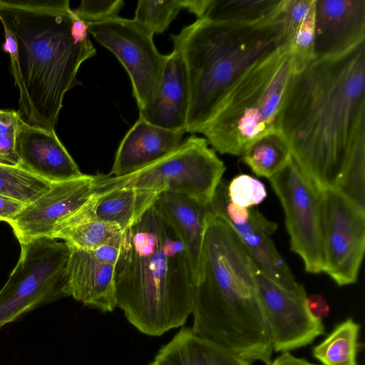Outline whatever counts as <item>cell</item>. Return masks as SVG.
<instances>
[{
	"mask_svg": "<svg viewBox=\"0 0 365 365\" xmlns=\"http://www.w3.org/2000/svg\"><path fill=\"white\" fill-rule=\"evenodd\" d=\"M68 247L70 296L102 312H113L117 307L115 266L97 259L88 250Z\"/></svg>",
	"mask_w": 365,
	"mask_h": 365,
	"instance_id": "19",
	"label": "cell"
},
{
	"mask_svg": "<svg viewBox=\"0 0 365 365\" xmlns=\"http://www.w3.org/2000/svg\"><path fill=\"white\" fill-rule=\"evenodd\" d=\"M283 0H210L202 19L237 24H254L277 17Z\"/></svg>",
	"mask_w": 365,
	"mask_h": 365,
	"instance_id": "24",
	"label": "cell"
},
{
	"mask_svg": "<svg viewBox=\"0 0 365 365\" xmlns=\"http://www.w3.org/2000/svg\"><path fill=\"white\" fill-rule=\"evenodd\" d=\"M87 24L88 33L111 51L126 70L140 110L150 100L158 85L167 55L158 51L153 36L133 19L118 16Z\"/></svg>",
	"mask_w": 365,
	"mask_h": 365,
	"instance_id": "11",
	"label": "cell"
},
{
	"mask_svg": "<svg viewBox=\"0 0 365 365\" xmlns=\"http://www.w3.org/2000/svg\"><path fill=\"white\" fill-rule=\"evenodd\" d=\"M120 249L121 246L106 245L88 251L97 259L115 266L120 255Z\"/></svg>",
	"mask_w": 365,
	"mask_h": 365,
	"instance_id": "34",
	"label": "cell"
},
{
	"mask_svg": "<svg viewBox=\"0 0 365 365\" xmlns=\"http://www.w3.org/2000/svg\"><path fill=\"white\" fill-rule=\"evenodd\" d=\"M98 175L53 182L50 187L26 204L9 223L20 245L50 237L57 225L75 213L98 192Z\"/></svg>",
	"mask_w": 365,
	"mask_h": 365,
	"instance_id": "14",
	"label": "cell"
},
{
	"mask_svg": "<svg viewBox=\"0 0 365 365\" xmlns=\"http://www.w3.org/2000/svg\"><path fill=\"white\" fill-rule=\"evenodd\" d=\"M115 282L117 307L144 334L160 336L192 314L193 275L187 251L153 206L125 231Z\"/></svg>",
	"mask_w": 365,
	"mask_h": 365,
	"instance_id": "4",
	"label": "cell"
},
{
	"mask_svg": "<svg viewBox=\"0 0 365 365\" xmlns=\"http://www.w3.org/2000/svg\"><path fill=\"white\" fill-rule=\"evenodd\" d=\"M15 152L24 169L51 183L83 175L55 130L30 125L24 120L16 134Z\"/></svg>",
	"mask_w": 365,
	"mask_h": 365,
	"instance_id": "16",
	"label": "cell"
},
{
	"mask_svg": "<svg viewBox=\"0 0 365 365\" xmlns=\"http://www.w3.org/2000/svg\"><path fill=\"white\" fill-rule=\"evenodd\" d=\"M291 149L281 130L254 141L242 155V161L259 177L270 178L292 159Z\"/></svg>",
	"mask_w": 365,
	"mask_h": 365,
	"instance_id": "25",
	"label": "cell"
},
{
	"mask_svg": "<svg viewBox=\"0 0 365 365\" xmlns=\"http://www.w3.org/2000/svg\"><path fill=\"white\" fill-rule=\"evenodd\" d=\"M360 329L351 318L341 322L313 347V356L322 365H357Z\"/></svg>",
	"mask_w": 365,
	"mask_h": 365,
	"instance_id": "26",
	"label": "cell"
},
{
	"mask_svg": "<svg viewBox=\"0 0 365 365\" xmlns=\"http://www.w3.org/2000/svg\"><path fill=\"white\" fill-rule=\"evenodd\" d=\"M307 305L311 314L317 318L322 319L329 314V307L321 295L313 294L307 297Z\"/></svg>",
	"mask_w": 365,
	"mask_h": 365,
	"instance_id": "35",
	"label": "cell"
},
{
	"mask_svg": "<svg viewBox=\"0 0 365 365\" xmlns=\"http://www.w3.org/2000/svg\"><path fill=\"white\" fill-rule=\"evenodd\" d=\"M189 88L185 64L173 51L167 58L158 85L150 100L139 110V118L172 131L185 133Z\"/></svg>",
	"mask_w": 365,
	"mask_h": 365,
	"instance_id": "17",
	"label": "cell"
},
{
	"mask_svg": "<svg viewBox=\"0 0 365 365\" xmlns=\"http://www.w3.org/2000/svg\"><path fill=\"white\" fill-rule=\"evenodd\" d=\"M68 0H0L3 48L10 56L19 91V114L29 125L55 130L67 91L77 73L96 53L88 24Z\"/></svg>",
	"mask_w": 365,
	"mask_h": 365,
	"instance_id": "2",
	"label": "cell"
},
{
	"mask_svg": "<svg viewBox=\"0 0 365 365\" xmlns=\"http://www.w3.org/2000/svg\"><path fill=\"white\" fill-rule=\"evenodd\" d=\"M153 206L170 224L184 245L194 281L202 250L208 205H202L182 194L162 192Z\"/></svg>",
	"mask_w": 365,
	"mask_h": 365,
	"instance_id": "21",
	"label": "cell"
},
{
	"mask_svg": "<svg viewBox=\"0 0 365 365\" xmlns=\"http://www.w3.org/2000/svg\"><path fill=\"white\" fill-rule=\"evenodd\" d=\"M252 268L273 351L289 352L325 334L322 320L307 307L303 284L296 290L287 289L270 279L253 260Z\"/></svg>",
	"mask_w": 365,
	"mask_h": 365,
	"instance_id": "12",
	"label": "cell"
},
{
	"mask_svg": "<svg viewBox=\"0 0 365 365\" xmlns=\"http://www.w3.org/2000/svg\"><path fill=\"white\" fill-rule=\"evenodd\" d=\"M227 195L230 202L244 207L259 204L267 193L262 182L247 175L234 178L227 185Z\"/></svg>",
	"mask_w": 365,
	"mask_h": 365,
	"instance_id": "30",
	"label": "cell"
},
{
	"mask_svg": "<svg viewBox=\"0 0 365 365\" xmlns=\"http://www.w3.org/2000/svg\"><path fill=\"white\" fill-rule=\"evenodd\" d=\"M157 365H252L222 346L182 328L158 351Z\"/></svg>",
	"mask_w": 365,
	"mask_h": 365,
	"instance_id": "22",
	"label": "cell"
},
{
	"mask_svg": "<svg viewBox=\"0 0 365 365\" xmlns=\"http://www.w3.org/2000/svg\"><path fill=\"white\" fill-rule=\"evenodd\" d=\"M270 365H317L308 361L304 358L297 357L289 352L282 353Z\"/></svg>",
	"mask_w": 365,
	"mask_h": 365,
	"instance_id": "37",
	"label": "cell"
},
{
	"mask_svg": "<svg viewBox=\"0 0 365 365\" xmlns=\"http://www.w3.org/2000/svg\"><path fill=\"white\" fill-rule=\"evenodd\" d=\"M159 190L123 187L98 192L56 229L85 220H100L126 230L153 205ZM55 229V230H56Z\"/></svg>",
	"mask_w": 365,
	"mask_h": 365,
	"instance_id": "18",
	"label": "cell"
},
{
	"mask_svg": "<svg viewBox=\"0 0 365 365\" xmlns=\"http://www.w3.org/2000/svg\"><path fill=\"white\" fill-rule=\"evenodd\" d=\"M184 134L153 125L138 118L121 140L108 175L124 176L160 160L180 146Z\"/></svg>",
	"mask_w": 365,
	"mask_h": 365,
	"instance_id": "20",
	"label": "cell"
},
{
	"mask_svg": "<svg viewBox=\"0 0 365 365\" xmlns=\"http://www.w3.org/2000/svg\"><path fill=\"white\" fill-rule=\"evenodd\" d=\"M125 231L115 225L91 220L57 228L51 238L61 239L70 247L91 250L106 245L121 246Z\"/></svg>",
	"mask_w": 365,
	"mask_h": 365,
	"instance_id": "27",
	"label": "cell"
},
{
	"mask_svg": "<svg viewBox=\"0 0 365 365\" xmlns=\"http://www.w3.org/2000/svg\"><path fill=\"white\" fill-rule=\"evenodd\" d=\"M364 42L294 73L280 122L292 158L318 191L338 190L364 207Z\"/></svg>",
	"mask_w": 365,
	"mask_h": 365,
	"instance_id": "1",
	"label": "cell"
},
{
	"mask_svg": "<svg viewBox=\"0 0 365 365\" xmlns=\"http://www.w3.org/2000/svg\"><path fill=\"white\" fill-rule=\"evenodd\" d=\"M252 264L232 227L209 208L193 281L191 329L251 363L270 365L274 351Z\"/></svg>",
	"mask_w": 365,
	"mask_h": 365,
	"instance_id": "3",
	"label": "cell"
},
{
	"mask_svg": "<svg viewBox=\"0 0 365 365\" xmlns=\"http://www.w3.org/2000/svg\"><path fill=\"white\" fill-rule=\"evenodd\" d=\"M315 0H283L279 15L294 72L314 59Z\"/></svg>",
	"mask_w": 365,
	"mask_h": 365,
	"instance_id": "23",
	"label": "cell"
},
{
	"mask_svg": "<svg viewBox=\"0 0 365 365\" xmlns=\"http://www.w3.org/2000/svg\"><path fill=\"white\" fill-rule=\"evenodd\" d=\"M210 0H184L185 9L193 13L197 19H202Z\"/></svg>",
	"mask_w": 365,
	"mask_h": 365,
	"instance_id": "38",
	"label": "cell"
},
{
	"mask_svg": "<svg viewBox=\"0 0 365 365\" xmlns=\"http://www.w3.org/2000/svg\"><path fill=\"white\" fill-rule=\"evenodd\" d=\"M23 122L19 112L0 109V135L17 134Z\"/></svg>",
	"mask_w": 365,
	"mask_h": 365,
	"instance_id": "32",
	"label": "cell"
},
{
	"mask_svg": "<svg viewBox=\"0 0 365 365\" xmlns=\"http://www.w3.org/2000/svg\"><path fill=\"white\" fill-rule=\"evenodd\" d=\"M269 181L284 211L292 251L302 258L306 272H323L320 192L292 158Z\"/></svg>",
	"mask_w": 365,
	"mask_h": 365,
	"instance_id": "10",
	"label": "cell"
},
{
	"mask_svg": "<svg viewBox=\"0 0 365 365\" xmlns=\"http://www.w3.org/2000/svg\"><path fill=\"white\" fill-rule=\"evenodd\" d=\"M225 171L205 138L192 135L160 160L121 177L99 175L98 192L130 187L182 194L207 205Z\"/></svg>",
	"mask_w": 365,
	"mask_h": 365,
	"instance_id": "7",
	"label": "cell"
},
{
	"mask_svg": "<svg viewBox=\"0 0 365 365\" xmlns=\"http://www.w3.org/2000/svg\"><path fill=\"white\" fill-rule=\"evenodd\" d=\"M294 73L286 44L244 73L197 133L220 153L242 156L254 141L280 130L282 108Z\"/></svg>",
	"mask_w": 365,
	"mask_h": 365,
	"instance_id": "6",
	"label": "cell"
},
{
	"mask_svg": "<svg viewBox=\"0 0 365 365\" xmlns=\"http://www.w3.org/2000/svg\"><path fill=\"white\" fill-rule=\"evenodd\" d=\"M147 365H157L154 361H153L152 362L148 364Z\"/></svg>",
	"mask_w": 365,
	"mask_h": 365,
	"instance_id": "39",
	"label": "cell"
},
{
	"mask_svg": "<svg viewBox=\"0 0 365 365\" xmlns=\"http://www.w3.org/2000/svg\"><path fill=\"white\" fill-rule=\"evenodd\" d=\"M324 269L339 286L356 282L365 250V207L338 190L320 192Z\"/></svg>",
	"mask_w": 365,
	"mask_h": 365,
	"instance_id": "9",
	"label": "cell"
},
{
	"mask_svg": "<svg viewBox=\"0 0 365 365\" xmlns=\"http://www.w3.org/2000/svg\"><path fill=\"white\" fill-rule=\"evenodd\" d=\"M51 185L24 169L19 163L0 155V194L29 204Z\"/></svg>",
	"mask_w": 365,
	"mask_h": 365,
	"instance_id": "28",
	"label": "cell"
},
{
	"mask_svg": "<svg viewBox=\"0 0 365 365\" xmlns=\"http://www.w3.org/2000/svg\"><path fill=\"white\" fill-rule=\"evenodd\" d=\"M208 206L232 227L251 259L264 274L284 289L299 288L302 284L294 279L271 238L277 228L276 222L267 220L257 210L230 202L227 185L222 181Z\"/></svg>",
	"mask_w": 365,
	"mask_h": 365,
	"instance_id": "13",
	"label": "cell"
},
{
	"mask_svg": "<svg viewBox=\"0 0 365 365\" xmlns=\"http://www.w3.org/2000/svg\"><path fill=\"white\" fill-rule=\"evenodd\" d=\"M124 4L123 0H83L73 11L81 21L86 23H97L118 17Z\"/></svg>",
	"mask_w": 365,
	"mask_h": 365,
	"instance_id": "31",
	"label": "cell"
},
{
	"mask_svg": "<svg viewBox=\"0 0 365 365\" xmlns=\"http://www.w3.org/2000/svg\"><path fill=\"white\" fill-rule=\"evenodd\" d=\"M314 58L340 56L365 40V0H315Z\"/></svg>",
	"mask_w": 365,
	"mask_h": 365,
	"instance_id": "15",
	"label": "cell"
},
{
	"mask_svg": "<svg viewBox=\"0 0 365 365\" xmlns=\"http://www.w3.org/2000/svg\"><path fill=\"white\" fill-rule=\"evenodd\" d=\"M183 9L184 0H140L133 20L153 36L155 34H162L166 31Z\"/></svg>",
	"mask_w": 365,
	"mask_h": 365,
	"instance_id": "29",
	"label": "cell"
},
{
	"mask_svg": "<svg viewBox=\"0 0 365 365\" xmlns=\"http://www.w3.org/2000/svg\"><path fill=\"white\" fill-rule=\"evenodd\" d=\"M26 204L0 194V221L9 223Z\"/></svg>",
	"mask_w": 365,
	"mask_h": 365,
	"instance_id": "33",
	"label": "cell"
},
{
	"mask_svg": "<svg viewBox=\"0 0 365 365\" xmlns=\"http://www.w3.org/2000/svg\"><path fill=\"white\" fill-rule=\"evenodd\" d=\"M279 12L254 24L200 19L171 35L187 76L185 133H197L244 73L287 44Z\"/></svg>",
	"mask_w": 365,
	"mask_h": 365,
	"instance_id": "5",
	"label": "cell"
},
{
	"mask_svg": "<svg viewBox=\"0 0 365 365\" xmlns=\"http://www.w3.org/2000/svg\"><path fill=\"white\" fill-rule=\"evenodd\" d=\"M66 242L42 237L21 244L19 261L0 290V328L42 305L69 297Z\"/></svg>",
	"mask_w": 365,
	"mask_h": 365,
	"instance_id": "8",
	"label": "cell"
},
{
	"mask_svg": "<svg viewBox=\"0 0 365 365\" xmlns=\"http://www.w3.org/2000/svg\"><path fill=\"white\" fill-rule=\"evenodd\" d=\"M16 137V134L0 135V155L19 163L15 152Z\"/></svg>",
	"mask_w": 365,
	"mask_h": 365,
	"instance_id": "36",
	"label": "cell"
}]
</instances>
